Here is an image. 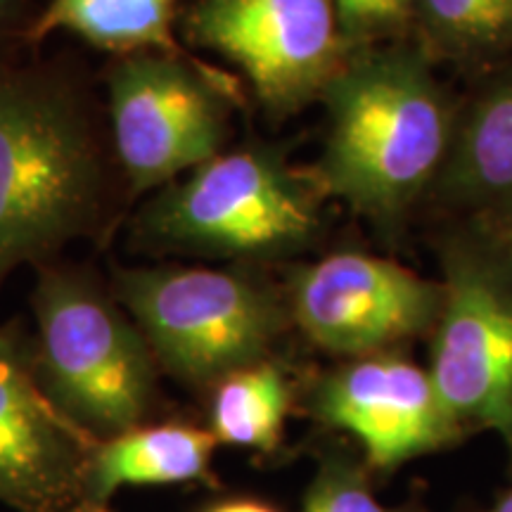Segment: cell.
<instances>
[{
  "mask_svg": "<svg viewBox=\"0 0 512 512\" xmlns=\"http://www.w3.org/2000/svg\"><path fill=\"white\" fill-rule=\"evenodd\" d=\"M494 230V228H491ZM494 233L498 235V240L503 242L505 245V249H508V252L512 254V228H503V230H494Z\"/></svg>",
  "mask_w": 512,
  "mask_h": 512,
  "instance_id": "cell-21",
  "label": "cell"
},
{
  "mask_svg": "<svg viewBox=\"0 0 512 512\" xmlns=\"http://www.w3.org/2000/svg\"><path fill=\"white\" fill-rule=\"evenodd\" d=\"M475 512H512V484L496 496V501L491 503L489 508H482V510H475Z\"/></svg>",
  "mask_w": 512,
  "mask_h": 512,
  "instance_id": "cell-20",
  "label": "cell"
},
{
  "mask_svg": "<svg viewBox=\"0 0 512 512\" xmlns=\"http://www.w3.org/2000/svg\"><path fill=\"white\" fill-rule=\"evenodd\" d=\"M204 512H278V510L264 501H256V498H226V501L209 505Z\"/></svg>",
  "mask_w": 512,
  "mask_h": 512,
  "instance_id": "cell-19",
  "label": "cell"
},
{
  "mask_svg": "<svg viewBox=\"0 0 512 512\" xmlns=\"http://www.w3.org/2000/svg\"><path fill=\"white\" fill-rule=\"evenodd\" d=\"M297 415L309 418L316 432L349 439L377 482L465 439L427 368L401 351L347 358L304 375Z\"/></svg>",
  "mask_w": 512,
  "mask_h": 512,
  "instance_id": "cell-10",
  "label": "cell"
},
{
  "mask_svg": "<svg viewBox=\"0 0 512 512\" xmlns=\"http://www.w3.org/2000/svg\"><path fill=\"white\" fill-rule=\"evenodd\" d=\"M351 48L396 41L413 24L411 0H335Z\"/></svg>",
  "mask_w": 512,
  "mask_h": 512,
  "instance_id": "cell-18",
  "label": "cell"
},
{
  "mask_svg": "<svg viewBox=\"0 0 512 512\" xmlns=\"http://www.w3.org/2000/svg\"><path fill=\"white\" fill-rule=\"evenodd\" d=\"M36 271L34 358L55 406L100 441L166 418L162 370L112 287L79 266Z\"/></svg>",
  "mask_w": 512,
  "mask_h": 512,
  "instance_id": "cell-4",
  "label": "cell"
},
{
  "mask_svg": "<svg viewBox=\"0 0 512 512\" xmlns=\"http://www.w3.org/2000/svg\"><path fill=\"white\" fill-rule=\"evenodd\" d=\"M411 17L432 57L486 60L512 48V0H411Z\"/></svg>",
  "mask_w": 512,
  "mask_h": 512,
  "instance_id": "cell-16",
  "label": "cell"
},
{
  "mask_svg": "<svg viewBox=\"0 0 512 512\" xmlns=\"http://www.w3.org/2000/svg\"><path fill=\"white\" fill-rule=\"evenodd\" d=\"M441 285L427 373L465 439H503L512 482V254L491 228L458 230L441 247Z\"/></svg>",
  "mask_w": 512,
  "mask_h": 512,
  "instance_id": "cell-6",
  "label": "cell"
},
{
  "mask_svg": "<svg viewBox=\"0 0 512 512\" xmlns=\"http://www.w3.org/2000/svg\"><path fill=\"white\" fill-rule=\"evenodd\" d=\"M304 448L316 460V472L306 486L302 512H430L422 491L399 505H384L375 496L380 482L349 439L313 432Z\"/></svg>",
  "mask_w": 512,
  "mask_h": 512,
  "instance_id": "cell-17",
  "label": "cell"
},
{
  "mask_svg": "<svg viewBox=\"0 0 512 512\" xmlns=\"http://www.w3.org/2000/svg\"><path fill=\"white\" fill-rule=\"evenodd\" d=\"M110 287L162 375L197 394L280 356L294 332L283 285L256 266L117 268Z\"/></svg>",
  "mask_w": 512,
  "mask_h": 512,
  "instance_id": "cell-5",
  "label": "cell"
},
{
  "mask_svg": "<svg viewBox=\"0 0 512 512\" xmlns=\"http://www.w3.org/2000/svg\"><path fill=\"white\" fill-rule=\"evenodd\" d=\"M283 292L294 332L337 361L430 337L444 304L441 280L358 249L292 266Z\"/></svg>",
  "mask_w": 512,
  "mask_h": 512,
  "instance_id": "cell-9",
  "label": "cell"
},
{
  "mask_svg": "<svg viewBox=\"0 0 512 512\" xmlns=\"http://www.w3.org/2000/svg\"><path fill=\"white\" fill-rule=\"evenodd\" d=\"M181 0H48L31 24V43L72 34L114 57L133 53H183L176 41Z\"/></svg>",
  "mask_w": 512,
  "mask_h": 512,
  "instance_id": "cell-15",
  "label": "cell"
},
{
  "mask_svg": "<svg viewBox=\"0 0 512 512\" xmlns=\"http://www.w3.org/2000/svg\"><path fill=\"white\" fill-rule=\"evenodd\" d=\"M114 174L112 145L67 76L0 64V287L17 268L98 235Z\"/></svg>",
  "mask_w": 512,
  "mask_h": 512,
  "instance_id": "cell-2",
  "label": "cell"
},
{
  "mask_svg": "<svg viewBox=\"0 0 512 512\" xmlns=\"http://www.w3.org/2000/svg\"><path fill=\"white\" fill-rule=\"evenodd\" d=\"M219 446L209 427L185 418L147 422L136 430L98 444L95 456V491L112 508L121 486L147 484H202L221 489L214 470Z\"/></svg>",
  "mask_w": 512,
  "mask_h": 512,
  "instance_id": "cell-13",
  "label": "cell"
},
{
  "mask_svg": "<svg viewBox=\"0 0 512 512\" xmlns=\"http://www.w3.org/2000/svg\"><path fill=\"white\" fill-rule=\"evenodd\" d=\"M320 102L328 131L313 183L375 226H399L437 185L456 128L432 55L399 41L356 48Z\"/></svg>",
  "mask_w": 512,
  "mask_h": 512,
  "instance_id": "cell-1",
  "label": "cell"
},
{
  "mask_svg": "<svg viewBox=\"0 0 512 512\" xmlns=\"http://www.w3.org/2000/svg\"><path fill=\"white\" fill-rule=\"evenodd\" d=\"M110 145L128 197L152 195L226 150L235 83L185 53H133L107 67Z\"/></svg>",
  "mask_w": 512,
  "mask_h": 512,
  "instance_id": "cell-7",
  "label": "cell"
},
{
  "mask_svg": "<svg viewBox=\"0 0 512 512\" xmlns=\"http://www.w3.org/2000/svg\"><path fill=\"white\" fill-rule=\"evenodd\" d=\"M434 188L479 226L512 228V72L491 79L456 114Z\"/></svg>",
  "mask_w": 512,
  "mask_h": 512,
  "instance_id": "cell-12",
  "label": "cell"
},
{
  "mask_svg": "<svg viewBox=\"0 0 512 512\" xmlns=\"http://www.w3.org/2000/svg\"><path fill=\"white\" fill-rule=\"evenodd\" d=\"M309 169L266 143L223 150L152 192L133 219L145 249L266 266L309 249L325 226Z\"/></svg>",
  "mask_w": 512,
  "mask_h": 512,
  "instance_id": "cell-3",
  "label": "cell"
},
{
  "mask_svg": "<svg viewBox=\"0 0 512 512\" xmlns=\"http://www.w3.org/2000/svg\"><path fill=\"white\" fill-rule=\"evenodd\" d=\"M98 444L43 389L24 320L0 325V503L17 512H114L95 491Z\"/></svg>",
  "mask_w": 512,
  "mask_h": 512,
  "instance_id": "cell-11",
  "label": "cell"
},
{
  "mask_svg": "<svg viewBox=\"0 0 512 512\" xmlns=\"http://www.w3.org/2000/svg\"><path fill=\"white\" fill-rule=\"evenodd\" d=\"M181 29L192 46L233 64L273 119L323 98L354 53L335 0H195Z\"/></svg>",
  "mask_w": 512,
  "mask_h": 512,
  "instance_id": "cell-8",
  "label": "cell"
},
{
  "mask_svg": "<svg viewBox=\"0 0 512 512\" xmlns=\"http://www.w3.org/2000/svg\"><path fill=\"white\" fill-rule=\"evenodd\" d=\"M302 377L283 354L223 377L207 394L211 434L252 451L259 465L285 463L287 420L297 415Z\"/></svg>",
  "mask_w": 512,
  "mask_h": 512,
  "instance_id": "cell-14",
  "label": "cell"
},
{
  "mask_svg": "<svg viewBox=\"0 0 512 512\" xmlns=\"http://www.w3.org/2000/svg\"><path fill=\"white\" fill-rule=\"evenodd\" d=\"M17 0H0V19H5L10 15V10L15 8Z\"/></svg>",
  "mask_w": 512,
  "mask_h": 512,
  "instance_id": "cell-22",
  "label": "cell"
}]
</instances>
